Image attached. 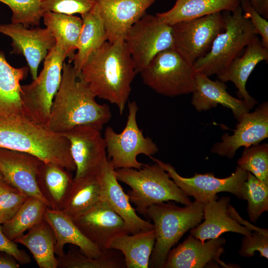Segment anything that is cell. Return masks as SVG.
I'll list each match as a JSON object with an SVG mask.
<instances>
[{"label":"cell","instance_id":"obj_2","mask_svg":"<svg viewBox=\"0 0 268 268\" xmlns=\"http://www.w3.org/2000/svg\"><path fill=\"white\" fill-rule=\"evenodd\" d=\"M86 82L71 63H64L62 79L51 108L46 127L63 134L78 126L87 125L101 131L111 119L107 104H100Z\"/></svg>","mask_w":268,"mask_h":268},{"label":"cell","instance_id":"obj_29","mask_svg":"<svg viewBox=\"0 0 268 268\" xmlns=\"http://www.w3.org/2000/svg\"><path fill=\"white\" fill-rule=\"evenodd\" d=\"M29 71L28 67H12L0 51V116L23 115L20 82Z\"/></svg>","mask_w":268,"mask_h":268},{"label":"cell","instance_id":"obj_35","mask_svg":"<svg viewBox=\"0 0 268 268\" xmlns=\"http://www.w3.org/2000/svg\"><path fill=\"white\" fill-rule=\"evenodd\" d=\"M243 200H247L249 217L252 222L255 223L264 212L268 210V185L248 172L243 190Z\"/></svg>","mask_w":268,"mask_h":268},{"label":"cell","instance_id":"obj_7","mask_svg":"<svg viewBox=\"0 0 268 268\" xmlns=\"http://www.w3.org/2000/svg\"><path fill=\"white\" fill-rule=\"evenodd\" d=\"M67 57L66 52L55 45L44 59L43 69L37 78L28 84L21 85L23 115L46 127L61 84L63 65Z\"/></svg>","mask_w":268,"mask_h":268},{"label":"cell","instance_id":"obj_15","mask_svg":"<svg viewBox=\"0 0 268 268\" xmlns=\"http://www.w3.org/2000/svg\"><path fill=\"white\" fill-rule=\"evenodd\" d=\"M233 134H224L211 152L232 159L240 147L259 144L268 137V103L261 104L255 110L243 114L237 120Z\"/></svg>","mask_w":268,"mask_h":268},{"label":"cell","instance_id":"obj_26","mask_svg":"<svg viewBox=\"0 0 268 268\" xmlns=\"http://www.w3.org/2000/svg\"><path fill=\"white\" fill-rule=\"evenodd\" d=\"M155 239L154 229L134 234L123 232L111 239L107 249L121 251L127 268H148Z\"/></svg>","mask_w":268,"mask_h":268},{"label":"cell","instance_id":"obj_19","mask_svg":"<svg viewBox=\"0 0 268 268\" xmlns=\"http://www.w3.org/2000/svg\"><path fill=\"white\" fill-rule=\"evenodd\" d=\"M101 187V200L123 219L125 230L130 234L154 229V225L140 217L133 207L117 179L116 169L107 159L97 175Z\"/></svg>","mask_w":268,"mask_h":268},{"label":"cell","instance_id":"obj_42","mask_svg":"<svg viewBox=\"0 0 268 268\" xmlns=\"http://www.w3.org/2000/svg\"><path fill=\"white\" fill-rule=\"evenodd\" d=\"M2 252L12 256L20 264H28L31 262L26 252L19 249L17 243L5 235L0 225V253Z\"/></svg>","mask_w":268,"mask_h":268},{"label":"cell","instance_id":"obj_28","mask_svg":"<svg viewBox=\"0 0 268 268\" xmlns=\"http://www.w3.org/2000/svg\"><path fill=\"white\" fill-rule=\"evenodd\" d=\"M241 0H176L169 10L156 15L170 25L223 11H234Z\"/></svg>","mask_w":268,"mask_h":268},{"label":"cell","instance_id":"obj_41","mask_svg":"<svg viewBox=\"0 0 268 268\" xmlns=\"http://www.w3.org/2000/svg\"><path fill=\"white\" fill-rule=\"evenodd\" d=\"M243 14L254 26L262 38L263 46L268 49V21L253 6L250 0H241L240 4Z\"/></svg>","mask_w":268,"mask_h":268},{"label":"cell","instance_id":"obj_30","mask_svg":"<svg viewBox=\"0 0 268 268\" xmlns=\"http://www.w3.org/2000/svg\"><path fill=\"white\" fill-rule=\"evenodd\" d=\"M14 241L26 247L40 268H57L55 257L56 239L52 229L44 220L29 229Z\"/></svg>","mask_w":268,"mask_h":268},{"label":"cell","instance_id":"obj_5","mask_svg":"<svg viewBox=\"0 0 268 268\" xmlns=\"http://www.w3.org/2000/svg\"><path fill=\"white\" fill-rule=\"evenodd\" d=\"M118 181L129 186L127 195L130 202L140 214L153 204L170 201L185 205L192 201L158 164H143L139 169L121 168L116 170Z\"/></svg>","mask_w":268,"mask_h":268},{"label":"cell","instance_id":"obj_16","mask_svg":"<svg viewBox=\"0 0 268 268\" xmlns=\"http://www.w3.org/2000/svg\"><path fill=\"white\" fill-rule=\"evenodd\" d=\"M223 237L202 242L190 235L184 242L171 250L163 268H233L219 259L224 252Z\"/></svg>","mask_w":268,"mask_h":268},{"label":"cell","instance_id":"obj_45","mask_svg":"<svg viewBox=\"0 0 268 268\" xmlns=\"http://www.w3.org/2000/svg\"><path fill=\"white\" fill-rule=\"evenodd\" d=\"M261 8L259 13L265 18H268V0H260Z\"/></svg>","mask_w":268,"mask_h":268},{"label":"cell","instance_id":"obj_9","mask_svg":"<svg viewBox=\"0 0 268 268\" xmlns=\"http://www.w3.org/2000/svg\"><path fill=\"white\" fill-rule=\"evenodd\" d=\"M129 114L125 128L117 133L111 127L106 128L104 138L107 158L115 169H139L143 164L137 160L139 154L149 157L158 151L157 145L149 137H145L138 127L136 114L138 106L135 101L129 102Z\"/></svg>","mask_w":268,"mask_h":268},{"label":"cell","instance_id":"obj_27","mask_svg":"<svg viewBox=\"0 0 268 268\" xmlns=\"http://www.w3.org/2000/svg\"><path fill=\"white\" fill-rule=\"evenodd\" d=\"M82 25L76 53L69 63L79 75L81 69L90 55L107 41L106 31L99 8L95 3L87 12L81 15Z\"/></svg>","mask_w":268,"mask_h":268},{"label":"cell","instance_id":"obj_23","mask_svg":"<svg viewBox=\"0 0 268 268\" xmlns=\"http://www.w3.org/2000/svg\"><path fill=\"white\" fill-rule=\"evenodd\" d=\"M226 89L225 82L212 80L202 73L196 72V87L192 93L191 103L199 112L222 105L230 109L238 120L251 109L243 100L234 97Z\"/></svg>","mask_w":268,"mask_h":268},{"label":"cell","instance_id":"obj_31","mask_svg":"<svg viewBox=\"0 0 268 268\" xmlns=\"http://www.w3.org/2000/svg\"><path fill=\"white\" fill-rule=\"evenodd\" d=\"M45 25L59 46L67 54L68 61L77 49L82 28V19L74 15L46 11L43 16Z\"/></svg>","mask_w":268,"mask_h":268},{"label":"cell","instance_id":"obj_37","mask_svg":"<svg viewBox=\"0 0 268 268\" xmlns=\"http://www.w3.org/2000/svg\"><path fill=\"white\" fill-rule=\"evenodd\" d=\"M12 11L11 23L39 26L46 11L40 0H0Z\"/></svg>","mask_w":268,"mask_h":268},{"label":"cell","instance_id":"obj_39","mask_svg":"<svg viewBox=\"0 0 268 268\" xmlns=\"http://www.w3.org/2000/svg\"><path fill=\"white\" fill-rule=\"evenodd\" d=\"M259 251L262 257L268 258V231H255L251 235L244 236L238 251L243 257H252Z\"/></svg>","mask_w":268,"mask_h":268},{"label":"cell","instance_id":"obj_6","mask_svg":"<svg viewBox=\"0 0 268 268\" xmlns=\"http://www.w3.org/2000/svg\"><path fill=\"white\" fill-rule=\"evenodd\" d=\"M224 29L214 40L209 52L193 65L196 72L209 77L223 73L257 33L245 17L240 5L234 11H223Z\"/></svg>","mask_w":268,"mask_h":268},{"label":"cell","instance_id":"obj_20","mask_svg":"<svg viewBox=\"0 0 268 268\" xmlns=\"http://www.w3.org/2000/svg\"><path fill=\"white\" fill-rule=\"evenodd\" d=\"M157 0H95L106 31L107 41L124 40L130 27Z\"/></svg>","mask_w":268,"mask_h":268},{"label":"cell","instance_id":"obj_10","mask_svg":"<svg viewBox=\"0 0 268 268\" xmlns=\"http://www.w3.org/2000/svg\"><path fill=\"white\" fill-rule=\"evenodd\" d=\"M124 41L139 73L158 54L173 48L172 27L146 13L128 30Z\"/></svg>","mask_w":268,"mask_h":268},{"label":"cell","instance_id":"obj_40","mask_svg":"<svg viewBox=\"0 0 268 268\" xmlns=\"http://www.w3.org/2000/svg\"><path fill=\"white\" fill-rule=\"evenodd\" d=\"M28 196L19 191L9 192L0 195V225L11 219Z\"/></svg>","mask_w":268,"mask_h":268},{"label":"cell","instance_id":"obj_3","mask_svg":"<svg viewBox=\"0 0 268 268\" xmlns=\"http://www.w3.org/2000/svg\"><path fill=\"white\" fill-rule=\"evenodd\" d=\"M0 148L31 154L70 172L76 169L67 138L23 115L0 116Z\"/></svg>","mask_w":268,"mask_h":268},{"label":"cell","instance_id":"obj_38","mask_svg":"<svg viewBox=\"0 0 268 268\" xmlns=\"http://www.w3.org/2000/svg\"><path fill=\"white\" fill-rule=\"evenodd\" d=\"M45 10L69 15L89 11L94 6L95 0H40Z\"/></svg>","mask_w":268,"mask_h":268},{"label":"cell","instance_id":"obj_32","mask_svg":"<svg viewBox=\"0 0 268 268\" xmlns=\"http://www.w3.org/2000/svg\"><path fill=\"white\" fill-rule=\"evenodd\" d=\"M101 200V187L97 175L74 180L62 211L72 218L87 210Z\"/></svg>","mask_w":268,"mask_h":268},{"label":"cell","instance_id":"obj_17","mask_svg":"<svg viewBox=\"0 0 268 268\" xmlns=\"http://www.w3.org/2000/svg\"><path fill=\"white\" fill-rule=\"evenodd\" d=\"M43 162L31 154L0 148V172L9 185L28 197L49 204L39 191L37 174Z\"/></svg>","mask_w":268,"mask_h":268},{"label":"cell","instance_id":"obj_21","mask_svg":"<svg viewBox=\"0 0 268 268\" xmlns=\"http://www.w3.org/2000/svg\"><path fill=\"white\" fill-rule=\"evenodd\" d=\"M213 198L203 204L204 221L190 230L191 235L202 242L215 239L222 234L232 232L249 236V228L240 224L229 211L230 200L228 197Z\"/></svg>","mask_w":268,"mask_h":268},{"label":"cell","instance_id":"obj_11","mask_svg":"<svg viewBox=\"0 0 268 268\" xmlns=\"http://www.w3.org/2000/svg\"><path fill=\"white\" fill-rule=\"evenodd\" d=\"M173 48L193 65L210 50L218 34L223 31L222 12L185 20L173 25Z\"/></svg>","mask_w":268,"mask_h":268},{"label":"cell","instance_id":"obj_8","mask_svg":"<svg viewBox=\"0 0 268 268\" xmlns=\"http://www.w3.org/2000/svg\"><path fill=\"white\" fill-rule=\"evenodd\" d=\"M139 73L146 85L165 96L188 94L196 89L193 65L174 48L158 54Z\"/></svg>","mask_w":268,"mask_h":268},{"label":"cell","instance_id":"obj_25","mask_svg":"<svg viewBox=\"0 0 268 268\" xmlns=\"http://www.w3.org/2000/svg\"><path fill=\"white\" fill-rule=\"evenodd\" d=\"M71 172L53 163L43 162L40 166L37 182L39 191L48 201L50 208L63 210L74 182Z\"/></svg>","mask_w":268,"mask_h":268},{"label":"cell","instance_id":"obj_1","mask_svg":"<svg viewBox=\"0 0 268 268\" xmlns=\"http://www.w3.org/2000/svg\"><path fill=\"white\" fill-rule=\"evenodd\" d=\"M136 72L124 40L106 41L93 52L79 75L97 97L115 104L122 115Z\"/></svg>","mask_w":268,"mask_h":268},{"label":"cell","instance_id":"obj_43","mask_svg":"<svg viewBox=\"0 0 268 268\" xmlns=\"http://www.w3.org/2000/svg\"><path fill=\"white\" fill-rule=\"evenodd\" d=\"M20 264L12 256L0 255V268H19Z\"/></svg>","mask_w":268,"mask_h":268},{"label":"cell","instance_id":"obj_44","mask_svg":"<svg viewBox=\"0 0 268 268\" xmlns=\"http://www.w3.org/2000/svg\"><path fill=\"white\" fill-rule=\"evenodd\" d=\"M15 191H18L7 184L0 172V195L6 192Z\"/></svg>","mask_w":268,"mask_h":268},{"label":"cell","instance_id":"obj_24","mask_svg":"<svg viewBox=\"0 0 268 268\" xmlns=\"http://www.w3.org/2000/svg\"><path fill=\"white\" fill-rule=\"evenodd\" d=\"M44 220L52 229L56 239L55 253L58 256L65 254L64 248L70 244L79 248V251L91 258H98L103 253L88 239L74 223L71 218L62 211L48 208Z\"/></svg>","mask_w":268,"mask_h":268},{"label":"cell","instance_id":"obj_18","mask_svg":"<svg viewBox=\"0 0 268 268\" xmlns=\"http://www.w3.org/2000/svg\"><path fill=\"white\" fill-rule=\"evenodd\" d=\"M72 219L82 234L102 252L108 249L112 238L127 232L122 217L102 200Z\"/></svg>","mask_w":268,"mask_h":268},{"label":"cell","instance_id":"obj_46","mask_svg":"<svg viewBox=\"0 0 268 268\" xmlns=\"http://www.w3.org/2000/svg\"><path fill=\"white\" fill-rule=\"evenodd\" d=\"M253 6L259 12L261 8V2L260 0H250Z\"/></svg>","mask_w":268,"mask_h":268},{"label":"cell","instance_id":"obj_4","mask_svg":"<svg viewBox=\"0 0 268 268\" xmlns=\"http://www.w3.org/2000/svg\"><path fill=\"white\" fill-rule=\"evenodd\" d=\"M153 221L156 234L149 267L163 268L172 247L203 218V203L195 201L184 207L164 202L153 204L145 213Z\"/></svg>","mask_w":268,"mask_h":268},{"label":"cell","instance_id":"obj_13","mask_svg":"<svg viewBox=\"0 0 268 268\" xmlns=\"http://www.w3.org/2000/svg\"><path fill=\"white\" fill-rule=\"evenodd\" d=\"M101 131L87 125L76 126L62 134L68 140L76 169L74 180L97 175L107 160Z\"/></svg>","mask_w":268,"mask_h":268},{"label":"cell","instance_id":"obj_33","mask_svg":"<svg viewBox=\"0 0 268 268\" xmlns=\"http://www.w3.org/2000/svg\"><path fill=\"white\" fill-rule=\"evenodd\" d=\"M48 208L40 200L28 197L13 217L1 225L4 234L9 239L14 241L26 231L44 220Z\"/></svg>","mask_w":268,"mask_h":268},{"label":"cell","instance_id":"obj_36","mask_svg":"<svg viewBox=\"0 0 268 268\" xmlns=\"http://www.w3.org/2000/svg\"><path fill=\"white\" fill-rule=\"evenodd\" d=\"M238 166L268 185V144L263 143L245 147Z\"/></svg>","mask_w":268,"mask_h":268},{"label":"cell","instance_id":"obj_12","mask_svg":"<svg viewBox=\"0 0 268 268\" xmlns=\"http://www.w3.org/2000/svg\"><path fill=\"white\" fill-rule=\"evenodd\" d=\"M149 157L168 173L187 196L194 197L197 201L204 204L212 199L217 198V193L224 192L231 193L243 200V190L248 172L238 166L230 176L224 178L215 177L211 173H196L192 177L185 178L180 176L170 164L152 156Z\"/></svg>","mask_w":268,"mask_h":268},{"label":"cell","instance_id":"obj_22","mask_svg":"<svg viewBox=\"0 0 268 268\" xmlns=\"http://www.w3.org/2000/svg\"><path fill=\"white\" fill-rule=\"evenodd\" d=\"M246 47L243 55L236 58L217 78L224 82L233 83L238 90L237 94L240 99L243 100L251 109L257 104V101L247 91L246 83L257 64L263 61L268 62V49L263 46L257 36Z\"/></svg>","mask_w":268,"mask_h":268},{"label":"cell","instance_id":"obj_34","mask_svg":"<svg viewBox=\"0 0 268 268\" xmlns=\"http://www.w3.org/2000/svg\"><path fill=\"white\" fill-rule=\"evenodd\" d=\"M113 249H107L98 258H91L73 247L67 253L57 257L59 268H122L126 267L122 261L113 253Z\"/></svg>","mask_w":268,"mask_h":268},{"label":"cell","instance_id":"obj_14","mask_svg":"<svg viewBox=\"0 0 268 268\" xmlns=\"http://www.w3.org/2000/svg\"><path fill=\"white\" fill-rule=\"evenodd\" d=\"M0 33L12 40L11 53L23 55L28 64L33 80L49 51L56 45L55 38L47 28L39 26L29 29L19 23H0Z\"/></svg>","mask_w":268,"mask_h":268}]
</instances>
